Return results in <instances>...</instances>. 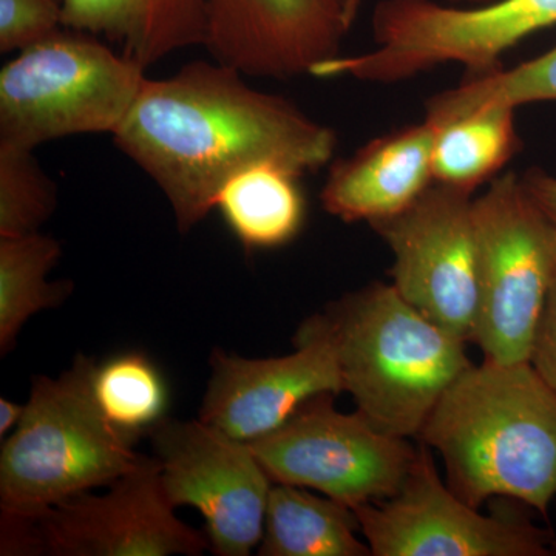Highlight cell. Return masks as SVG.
<instances>
[{"mask_svg":"<svg viewBox=\"0 0 556 556\" xmlns=\"http://www.w3.org/2000/svg\"><path fill=\"white\" fill-rule=\"evenodd\" d=\"M329 340L343 393L390 437L419 438L448 387L473 362L457 338L399 294L372 281L306 318Z\"/></svg>","mask_w":556,"mask_h":556,"instance_id":"3","label":"cell"},{"mask_svg":"<svg viewBox=\"0 0 556 556\" xmlns=\"http://www.w3.org/2000/svg\"><path fill=\"white\" fill-rule=\"evenodd\" d=\"M521 179L527 192L535 200L556 229V177L541 169H530L522 175Z\"/></svg>","mask_w":556,"mask_h":556,"instance_id":"26","label":"cell"},{"mask_svg":"<svg viewBox=\"0 0 556 556\" xmlns=\"http://www.w3.org/2000/svg\"><path fill=\"white\" fill-rule=\"evenodd\" d=\"M529 362L556 393V278L536 325Z\"/></svg>","mask_w":556,"mask_h":556,"instance_id":"25","label":"cell"},{"mask_svg":"<svg viewBox=\"0 0 556 556\" xmlns=\"http://www.w3.org/2000/svg\"><path fill=\"white\" fill-rule=\"evenodd\" d=\"M479 299L473 340L484 361L529 362L556 278V229L514 172L473 200Z\"/></svg>","mask_w":556,"mask_h":556,"instance_id":"6","label":"cell"},{"mask_svg":"<svg viewBox=\"0 0 556 556\" xmlns=\"http://www.w3.org/2000/svg\"><path fill=\"white\" fill-rule=\"evenodd\" d=\"M556 25V0H495L470 14V31L479 47L503 56L521 40Z\"/></svg>","mask_w":556,"mask_h":556,"instance_id":"23","label":"cell"},{"mask_svg":"<svg viewBox=\"0 0 556 556\" xmlns=\"http://www.w3.org/2000/svg\"><path fill=\"white\" fill-rule=\"evenodd\" d=\"M294 346V353L268 358L215 348L201 422L251 444L283 426L311 399L343 393L334 350L308 320L299 328Z\"/></svg>","mask_w":556,"mask_h":556,"instance_id":"12","label":"cell"},{"mask_svg":"<svg viewBox=\"0 0 556 556\" xmlns=\"http://www.w3.org/2000/svg\"><path fill=\"white\" fill-rule=\"evenodd\" d=\"M433 148L427 121L372 139L329 167L321 206L345 223L372 225L401 214L434 182Z\"/></svg>","mask_w":556,"mask_h":556,"instance_id":"14","label":"cell"},{"mask_svg":"<svg viewBox=\"0 0 556 556\" xmlns=\"http://www.w3.org/2000/svg\"><path fill=\"white\" fill-rule=\"evenodd\" d=\"M172 506L204 519L212 554L248 556L260 546L274 482L251 445L200 419L167 417L150 433Z\"/></svg>","mask_w":556,"mask_h":556,"instance_id":"9","label":"cell"},{"mask_svg":"<svg viewBox=\"0 0 556 556\" xmlns=\"http://www.w3.org/2000/svg\"><path fill=\"white\" fill-rule=\"evenodd\" d=\"M112 138L159 186L181 233L214 211L239 172L273 163L303 177L328 166L338 146L331 127L218 61L189 62L169 78L146 80Z\"/></svg>","mask_w":556,"mask_h":556,"instance_id":"1","label":"cell"},{"mask_svg":"<svg viewBox=\"0 0 556 556\" xmlns=\"http://www.w3.org/2000/svg\"><path fill=\"white\" fill-rule=\"evenodd\" d=\"M362 0H348V22L350 27H353L354 22L357 20L358 10H361Z\"/></svg>","mask_w":556,"mask_h":556,"instance_id":"28","label":"cell"},{"mask_svg":"<svg viewBox=\"0 0 556 556\" xmlns=\"http://www.w3.org/2000/svg\"><path fill=\"white\" fill-rule=\"evenodd\" d=\"M148 79L98 36L64 28L3 65L0 142L36 149L72 135H113Z\"/></svg>","mask_w":556,"mask_h":556,"instance_id":"5","label":"cell"},{"mask_svg":"<svg viewBox=\"0 0 556 556\" xmlns=\"http://www.w3.org/2000/svg\"><path fill=\"white\" fill-rule=\"evenodd\" d=\"M90 386L102 416L131 444L149 438L169 417V387L155 362L141 351L94 362Z\"/></svg>","mask_w":556,"mask_h":556,"instance_id":"20","label":"cell"},{"mask_svg":"<svg viewBox=\"0 0 556 556\" xmlns=\"http://www.w3.org/2000/svg\"><path fill=\"white\" fill-rule=\"evenodd\" d=\"M62 255L60 241L36 232L0 237V354L16 346L22 328L40 311L61 306L72 295L70 280L49 281Z\"/></svg>","mask_w":556,"mask_h":556,"instance_id":"19","label":"cell"},{"mask_svg":"<svg viewBox=\"0 0 556 556\" xmlns=\"http://www.w3.org/2000/svg\"><path fill=\"white\" fill-rule=\"evenodd\" d=\"M58 207V186L35 149L0 142V237L40 232Z\"/></svg>","mask_w":556,"mask_h":556,"instance_id":"22","label":"cell"},{"mask_svg":"<svg viewBox=\"0 0 556 556\" xmlns=\"http://www.w3.org/2000/svg\"><path fill=\"white\" fill-rule=\"evenodd\" d=\"M417 439L471 507L506 497L547 517L556 501V393L530 362L471 364Z\"/></svg>","mask_w":556,"mask_h":556,"instance_id":"2","label":"cell"},{"mask_svg":"<svg viewBox=\"0 0 556 556\" xmlns=\"http://www.w3.org/2000/svg\"><path fill=\"white\" fill-rule=\"evenodd\" d=\"M473 192L433 182L401 214L372 223L393 254V287L409 305L471 342L479 269Z\"/></svg>","mask_w":556,"mask_h":556,"instance_id":"10","label":"cell"},{"mask_svg":"<svg viewBox=\"0 0 556 556\" xmlns=\"http://www.w3.org/2000/svg\"><path fill=\"white\" fill-rule=\"evenodd\" d=\"M64 27L108 39L148 68L204 46L206 0H64Z\"/></svg>","mask_w":556,"mask_h":556,"instance_id":"15","label":"cell"},{"mask_svg":"<svg viewBox=\"0 0 556 556\" xmlns=\"http://www.w3.org/2000/svg\"><path fill=\"white\" fill-rule=\"evenodd\" d=\"M552 556H556V532L552 536Z\"/></svg>","mask_w":556,"mask_h":556,"instance_id":"30","label":"cell"},{"mask_svg":"<svg viewBox=\"0 0 556 556\" xmlns=\"http://www.w3.org/2000/svg\"><path fill=\"white\" fill-rule=\"evenodd\" d=\"M334 397L311 399L283 426L251 442L252 452L274 484L314 490L351 508L390 500L417 448L378 430L357 409L339 412Z\"/></svg>","mask_w":556,"mask_h":556,"instance_id":"7","label":"cell"},{"mask_svg":"<svg viewBox=\"0 0 556 556\" xmlns=\"http://www.w3.org/2000/svg\"><path fill=\"white\" fill-rule=\"evenodd\" d=\"M546 101H556V47L514 68L467 75L455 89L441 91L427 102L424 121L437 126L486 105L518 109Z\"/></svg>","mask_w":556,"mask_h":556,"instance_id":"21","label":"cell"},{"mask_svg":"<svg viewBox=\"0 0 556 556\" xmlns=\"http://www.w3.org/2000/svg\"><path fill=\"white\" fill-rule=\"evenodd\" d=\"M31 521L38 555L199 556L211 551L206 533L175 515L156 457L142 456L102 495L83 493Z\"/></svg>","mask_w":556,"mask_h":556,"instance_id":"11","label":"cell"},{"mask_svg":"<svg viewBox=\"0 0 556 556\" xmlns=\"http://www.w3.org/2000/svg\"><path fill=\"white\" fill-rule=\"evenodd\" d=\"M445 2L456 7H481L495 2V0H445Z\"/></svg>","mask_w":556,"mask_h":556,"instance_id":"29","label":"cell"},{"mask_svg":"<svg viewBox=\"0 0 556 556\" xmlns=\"http://www.w3.org/2000/svg\"><path fill=\"white\" fill-rule=\"evenodd\" d=\"M515 115L517 109L486 105L437 126L431 124L434 182L475 192L500 177L521 144Z\"/></svg>","mask_w":556,"mask_h":556,"instance_id":"18","label":"cell"},{"mask_svg":"<svg viewBox=\"0 0 556 556\" xmlns=\"http://www.w3.org/2000/svg\"><path fill=\"white\" fill-rule=\"evenodd\" d=\"M64 0H0V51H22L64 30Z\"/></svg>","mask_w":556,"mask_h":556,"instance_id":"24","label":"cell"},{"mask_svg":"<svg viewBox=\"0 0 556 556\" xmlns=\"http://www.w3.org/2000/svg\"><path fill=\"white\" fill-rule=\"evenodd\" d=\"M299 178L278 164H255L223 186L215 208L248 251L285 247L305 223Z\"/></svg>","mask_w":556,"mask_h":556,"instance_id":"17","label":"cell"},{"mask_svg":"<svg viewBox=\"0 0 556 556\" xmlns=\"http://www.w3.org/2000/svg\"><path fill=\"white\" fill-rule=\"evenodd\" d=\"M348 0H206L204 47L244 76L291 79L338 56Z\"/></svg>","mask_w":556,"mask_h":556,"instance_id":"13","label":"cell"},{"mask_svg":"<svg viewBox=\"0 0 556 556\" xmlns=\"http://www.w3.org/2000/svg\"><path fill=\"white\" fill-rule=\"evenodd\" d=\"M25 413V404H16L10 399L0 397V438L5 439L11 431L20 426Z\"/></svg>","mask_w":556,"mask_h":556,"instance_id":"27","label":"cell"},{"mask_svg":"<svg viewBox=\"0 0 556 556\" xmlns=\"http://www.w3.org/2000/svg\"><path fill=\"white\" fill-rule=\"evenodd\" d=\"M372 556H552L554 532L522 515H482L439 477L420 442L396 495L353 508Z\"/></svg>","mask_w":556,"mask_h":556,"instance_id":"8","label":"cell"},{"mask_svg":"<svg viewBox=\"0 0 556 556\" xmlns=\"http://www.w3.org/2000/svg\"><path fill=\"white\" fill-rule=\"evenodd\" d=\"M94 362L78 354L58 378L31 380L20 426L0 448L2 514L39 517L72 497L112 485L138 466L142 455L94 402Z\"/></svg>","mask_w":556,"mask_h":556,"instance_id":"4","label":"cell"},{"mask_svg":"<svg viewBox=\"0 0 556 556\" xmlns=\"http://www.w3.org/2000/svg\"><path fill=\"white\" fill-rule=\"evenodd\" d=\"M353 508L303 486L274 484L260 556H372Z\"/></svg>","mask_w":556,"mask_h":556,"instance_id":"16","label":"cell"}]
</instances>
